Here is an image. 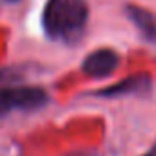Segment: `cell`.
I'll use <instances>...</instances> for the list:
<instances>
[{
	"label": "cell",
	"mask_w": 156,
	"mask_h": 156,
	"mask_svg": "<svg viewBox=\"0 0 156 156\" xmlns=\"http://www.w3.org/2000/svg\"><path fill=\"white\" fill-rule=\"evenodd\" d=\"M88 20L85 0H48L42 11V28L46 35L61 42L79 41Z\"/></svg>",
	"instance_id": "obj_1"
},
{
	"label": "cell",
	"mask_w": 156,
	"mask_h": 156,
	"mask_svg": "<svg viewBox=\"0 0 156 156\" xmlns=\"http://www.w3.org/2000/svg\"><path fill=\"white\" fill-rule=\"evenodd\" d=\"M48 96L37 87H19V88H0V116L13 110H35L44 107Z\"/></svg>",
	"instance_id": "obj_2"
},
{
	"label": "cell",
	"mask_w": 156,
	"mask_h": 156,
	"mask_svg": "<svg viewBox=\"0 0 156 156\" xmlns=\"http://www.w3.org/2000/svg\"><path fill=\"white\" fill-rule=\"evenodd\" d=\"M119 62V57L112 50H96L83 61V72L92 77L110 75Z\"/></svg>",
	"instance_id": "obj_3"
},
{
	"label": "cell",
	"mask_w": 156,
	"mask_h": 156,
	"mask_svg": "<svg viewBox=\"0 0 156 156\" xmlns=\"http://www.w3.org/2000/svg\"><path fill=\"white\" fill-rule=\"evenodd\" d=\"M70 156H88L87 152H75V154H70Z\"/></svg>",
	"instance_id": "obj_7"
},
{
	"label": "cell",
	"mask_w": 156,
	"mask_h": 156,
	"mask_svg": "<svg viewBox=\"0 0 156 156\" xmlns=\"http://www.w3.org/2000/svg\"><path fill=\"white\" fill-rule=\"evenodd\" d=\"M149 87H151L149 75L140 73V75L127 77V79H123L121 83L101 90L99 96H103V98H118V96H129V94H143V92L149 90Z\"/></svg>",
	"instance_id": "obj_4"
},
{
	"label": "cell",
	"mask_w": 156,
	"mask_h": 156,
	"mask_svg": "<svg viewBox=\"0 0 156 156\" xmlns=\"http://www.w3.org/2000/svg\"><path fill=\"white\" fill-rule=\"evenodd\" d=\"M2 2H8V4H15V2H19V0H2Z\"/></svg>",
	"instance_id": "obj_8"
},
{
	"label": "cell",
	"mask_w": 156,
	"mask_h": 156,
	"mask_svg": "<svg viewBox=\"0 0 156 156\" xmlns=\"http://www.w3.org/2000/svg\"><path fill=\"white\" fill-rule=\"evenodd\" d=\"M145 156H156V145H154V149H152L149 154H145Z\"/></svg>",
	"instance_id": "obj_6"
},
{
	"label": "cell",
	"mask_w": 156,
	"mask_h": 156,
	"mask_svg": "<svg viewBox=\"0 0 156 156\" xmlns=\"http://www.w3.org/2000/svg\"><path fill=\"white\" fill-rule=\"evenodd\" d=\"M127 15L134 22V26L141 31V35L145 39L156 41V15L154 13H151L147 9H141V8H136V6H129Z\"/></svg>",
	"instance_id": "obj_5"
}]
</instances>
